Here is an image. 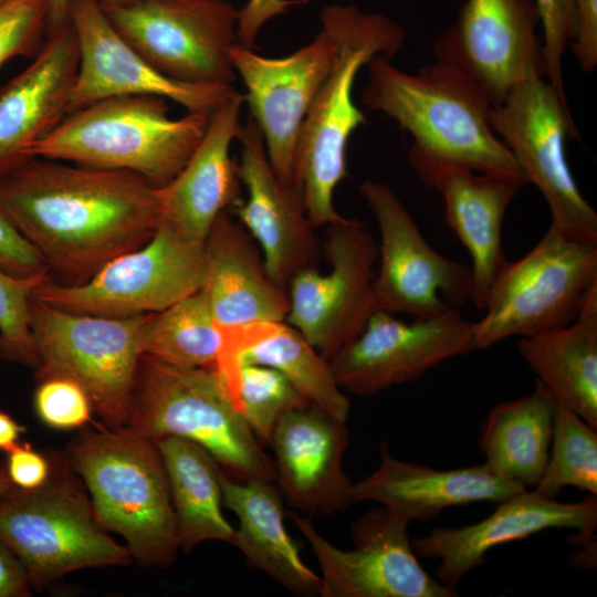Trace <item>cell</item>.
I'll return each mask as SVG.
<instances>
[{"label": "cell", "instance_id": "cell-1", "mask_svg": "<svg viewBox=\"0 0 597 597\" xmlns=\"http://www.w3.org/2000/svg\"><path fill=\"white\" fill-rule=\"evenodd\" d=\"M154 186L124 170L31 157L0 176V206L57 283L80 284L159 226Z\"/></svg>", "mask_w": 597, "mask_h": 597}, {"label": "cell", "instance_id": "cell-2", "mask_svg": "<svg viewBox=\"0 0 597 597\" xmlns=\"http://www.w3.org/2000/svg\"><path fill=\"white\" fill-rule=\"evenodd\" d=\"M363 104L392 118L412 145L411 167L426 186L451 168L513 177L527 184L492 124L494 105L457 65L437 60L416 73L377 55L368 63Z\"/></svg>", "mask_w": 597, "mask_h": 597}, {"label": "cell", "instance_id": "cell-3", "mask_svg": "<svg viewBox=\"0 0 597 597\" xmlns=\"http://www.w3.org/2000/svg\"><path fill=\"white\" fill-rule=\"evenodd\" d=\"M320 17L321 30L333 45V62L302 124L294 157V184L315 229L345 218L333 197L347 176L348 139L366 123L353 100L357 73L377 55L395 56L406 38L405 30L387 17L353 4H326Z\"/></svg>", "mask_w": 597, "mask_h": 597}, {"label": "cell", "instance_id": "cell-4", "mask_svg": "<svg viewBox=\"0 0 597 597\" xmlns=\"http://www.w3.org/2000/svg\"><path fill=\"white\" fill-rule=\"evenodd\" d=\"M208 124L196 113L171 118L160 96L107 97L66 114L27 155L129 171L160 188L186 165Z\"/></svg>", "mask_w": 597, "mask_h": 597}, {"label": "cell", "instance_id": "cell-5", "mask_svg": "<svg viewBox=\"0 0 597 597\" xmlns=\"http://www.w3.org/2000/svg\"><path fill=\"white\" fill-rule=\"evenodd\" d=\"M66 457L97 522L126 541L132 557L147 566L172 565L177 523L157 443L126 427H97L76 436Z\"/></svg>", "mask_w": 597, "mask_h": 597}, {"label": "cell", "instance_id": "cell-6", "mask_svg": "<svg viewBox=\"0 0 597 597\" xmlns=\"http://www.w3.org/2000/svg\"><path fill=\"white\" fill-rule=\"evenodd\" d=\"M155 442L176 436L203 447L232 479L276 481L264 452L214 368H184L139 358L125 426Z\"/></svg>", "mask_w": 597, "mask_h": 597}, {"label": "cell", "instance_id": "cell-7", "mask_svg": "<svg viewBox=\"0 0 597 597\" xmlns=\"http://www.w3.org/2000/svg\"><path fill=\"white\" fill-rule=\"evenodd\" d=\"M50 460L42 486H14L0 495V540L19 558L31 586L41 589L83 568L129 565L130 553L97 522L66 454Z\"/></svg>", "mask_w": 597, "mask_h": 597}, {"label": "cell", "instance_id": "cell-8", "mask_svg": "<svg viewBox=\"0 0 597 597\" xmlns=\"http://www.w3.org/2000/svg\"><path fill=\"white\" fill-rule=\"evenodd\" d=\"M146 315L77 314L31 298L36 380L59 377L75 381L107 427H125L142 356L138 335Z\"/></svg>", "mask_w": 597, "mask_h": 597}, {"label": "cell", "instance_id": "cell-9", "mask_svg": "<svg viewBox=\"0 0 597 597\" xmlns=\"http://www.w3.org/2000/svg\"><path fill=\"white\" fill-rule=\"evenodd\" d=\"M597 285V244L549 227L535 247L507 262L492 285L484 316L474 323L476 349L573 322Z\"/></svg>", "mask_w": 597, "mask_h": 597}, {"label": "cell", "instance_id": "cell-10", "mask_svg": "<svg viewBox=\"0 0 597 597\" xmlns=\"http://www.w3.org/2000/svg\"><path fill=\"white\" fill-rule=\"evenodd\" d=\"M117 33L166 76L186 83L232 85L230 49L238 12L224 0L100 2Z\"/></svg>", "mask_w": 597, "mask_h": 597}, {"label": "cell", "instance_id": "cell-11", "mask_svg": "<svg viewBox=\"0 0 597 597\" xmlns=\"http://www.w3.org/2000/svg\"><path fill=\"white\" fill-rule=\"evenodd\" d=\"M492 124L527 184L543 195L551 227L575 241L597 244V213L566 160L567 137H579L567 102L544 77H531L494 105Z\"/></svg>", "mask_w": 597, "mask_h": 597}, {"label": "cell", "instance_id": "cell-12", "mask_svg": "<svg viewBox=\"0 0 597 597\" xmlns=\"http://www.w3.org/2000/svg\"><path fill=\"white\" fill-rule=\"evenodd\" d=\"M205 270V244L158 226L144 245L108 261L87 281L69 285L50 277L33 289L31 298L77 314H149L199 291Z\"/></svg>", "mask_w": 597, "mask_h": 597}, {"label": "cell", "instance_id": "cell-13", "mask_svg": "<svg viewBox=\"0 0 597 597\" xmlns=\"http://www.w3.org/2000/svg\"><path fill=\"white\" fill-rule=\"evenodd\" d=\"M331 271L296 272L287 284L286 323L328 362L364 329L377 311L374 282L377 247L366 227L344 218L326 226L322 247Z\"/></svg>", "mask_w": 597, "mask_h": 597}, {"label": "cell", "instance_id": "cell-14", "mask_svg": "<svg viewBox=\"0 0 597 597\" xmlns=\"http://www.w3.org/2000/svg\"><path fill=\"white\" fill-rule=\"evenodd\" d=\"M359 192L380 235L374 292L377 311L427 318L459 310L472 295L471 269L438 253L385 182L365 180Z\"/></svg>", "mask_w": 597, "mask_h": 597}, {"label": "cell", "instance_id": "cell-15", "mask_svg": "<svg viewBox=\"0 0 597 597\" xmlns=\"http://www.w3.org/2000/svg\"><path fill=\"white\" fill-rule=\"evenodd\" d=\"M320 565L322 597H454L457 590L421 566L408 536L409 521L380 506L350 524L354 548L325 540L310 516L290 513Z\"/></svg>", "mask_w": 597, "mask_h": 597}, {"label": "cell", "instance_id": "cell-16", "mask_svg": "<svg viewBox=\"0 0 597 597\" xmlns=\"http://www.w3.org/2000/svg\"><path fill=\"white\" fill-rule=\"evenodd\" d=\"M475 349L474 323L459 310L413 322L376 311L329 365L342 389L371 397L416 381L443 362Z\"/></svg>", "mask_w": 597, "mask_h": 597}, {"label": "cell", "instance_id": "cell-17", "mask_svg": "<svg viewBox=\"0 0 597 597\" xmlns=\"http://www.w3.org/2000/svg\"><path fill=\"white\" fill-rule=\"evenodd\" d=\"M69 18L80 52L69 113L107 97L155 95L210 118L239 93L233 85L192 84L166 76L117 33L98 0H74Z\"/></svg>", "mask_w": 597, "mask_h": 597}, {"label": "cell", "instance_id": "cell-18", "mask_svg": "<svg viewBox=\"0 0 597 597\" xmlns=\"http://www.w3.org/2000/svg\"><path fill=\"white\" fill-rule=\"evenodd\" d=\"M534 0H467L433 44L437 60L469 74L493 105L520 83L544 77Z\"/></svg>", "mask_w": 597, "mask_h": 597}, {"label": "cell", "instance_id": "cell-19", "mask_svg": "<svg viewBox=\"0 0 597 597\" xmlns=\"http://www.w3.org/2000/svg\"><path fill=\"white\" fill-rule=\"evenodd\" d=\"M333 45L321 30L312 42L284 57L259 55L237 42L230 49L250 116L262 133L277 178L294 186V157L302 124L333 62Z\"/></svg>", "mask_w": 597, "mask_h": 597}, {"label": "cell", "instance_id": "cell-20", "mask_svg": "<svg viewBox=\"0 0 597 597\" xmlns=\"http://www.w3.org/2000/svg\"><path fill=\"white\" fill-rule=\"evenodd\" d=\"M237 139L241 146L237 171L248 198L237 200L228 211L259 243L271 279L287 291L296 272L318 268L322 245L302 195L275 175L262 133L250 115L241 124Z\"/></svg>", "mask_w": 597, "mask_h": 597}, {"label": "cell", "instance_id": "cell-21", "mask_svg": "<svg viewBox=\"0 0 597 597\" xmlns=\"http://www.w3.org/2000/svg\"><path fill=\"white\" fill-rule=\"evenodd\" d=\"M484 520L461 527H438L411 541L417 556L440 561L437 579L457 590L460 580L486 562L492 548L548 528L593 533L597 527V495L563 503L526 489L496 503Z\"/></svg>", "mask_w": 597, "mask_h": 597}, {"label": "cell", "instance_id": "cell-22", "mask_svg": "<svg viewBox=\"0 0 597 597\" xmlns=\"http://www.w3.org/2000/svg\"><path fill=\"white\" fill-rule=\"evenodd\" d=\"M348 439L346 421L312 402L279 420L270 446L277 486L291 507L328 516L354 504L355 483L343 468Z\"/></svg>", "mask_w": 597, "mask_h": 597}, {"label": "cell", "instance_id": "cell-23", "mask_svg": "<svg viewBox=\"0 0 597 597\" xmlns=\"http://www.w3.org/2000/svg\"><path fill=\"white\" fill-rule=\"evenodd\" d=\"M30 65L0 88V176L69 113L80 52L69 20L49 33Z\"/></svg>", "mask_w": 597, "mask_h": 597}, {"label": "cell", "instance_id": "cell-24", "mask_svg": "<svg viewBox=\"0 0 597 597\" xmlns=\"http://www.w3.org/2000/svg\"><path fill=\"white\" fill-rule=\"evenodd\" d=\"M243 95L238 93L210 118L206 133L186 165L157 188L159 226L185 240L205 244L218 218L239 200L240 179L230 147L237 139Z\"/></svg>", "mask_w": 597, "mask_h": 597}, {"label": "cell", "instance_id": "cell-25", "mask_svg": "<svg viewBox=\"0 0 597 597\" xmlns=\"http://www.w3.org/2000/svg\"><path fill=\"white\" fill-rule=\"evenodd\" d=\"M525 488L480 465L438 470L395 458L380 444V462L354 484V503L371 501L405 520L427 522L443 510L474 502H500Z\"/></svg>", "mask_w": 597, "mask_h": 597}, {"label": "cell", "instance_id": "cell-26", "mask_svg": "<svg viewBox=\"0 0 597 597\" xmlns=\"http://www.w3.org/2000/svg\"><path fill=\"white\" fill-rule=\"evenodd\" d=\"M201 291L219 326L285 321L287 291L269 275L262 252L229 211L221 212L205 240Z\"/></svg>", "mask_w": 597, "mask_h": 597}, {"label": "cell", "instance_id": "cell-27", "mask_svg": "<svg viewBox=\"0 0 597 597\" xmlns=\"http://www.w3.org/2000/svg\"><path fill=\"white\" fill-rule=\"evenodd\" d=\"M223 346L216 370L238 406L239 368L247 364L274 368L310 402L346 421L350 402L325 359L293 326L284 321L221 326Z\"/></svg>", "mask_w": 597, "mask_h": 597}, {"label": "cell", "instance_id": "cell-28", "mask_svg": "<svg viewBox=\"0 0 597 597\" xmlns=\"http://www.w3.org/2000/svg\"><path fill=\"white\" fill-rule=\"evenodd\" d=\"M525 185L521 179L451 168L428 187L442 197L446 218L472 258L471 300L483 311L493 283L509 262L502 250L506 210Z\"/></svg>", "mask_w": 597, "mask_h": 597}, {"label": "cell", "instance_id": "cell-29", "mask_svg": "<svg viewBox=\"0 0 597 597\" xmlns=\"http://www.w3.org/2000/svg\"><path fill=\"white\" fill-rule=\"evenodd\" d=\"M222 502L239 519L231 544L255 568L302 596L320 595L322 579L304 564L284 524L283 495L270 481H238L220 471Z\"/></svg>", "mask_w": 597, "mask_h": 597}, {"label": "cell", "instance_id": "cell-30", "mask_svg": "<svg viewBox=\"0 0 597 597\" xmlns=\"http://www.w3.org/2000/svg\"><path fill=\"white\" fill-rule=\"evenodd\" d=\"M517 349L552 397L597 429V285L573 322L521 337Z\"/></svg>", "mask_w": 597, "mask_h": 597}, {"label": "cell", "instance_id": "cell-31", "mask_svg": "<svg viewBox=\"0 0 597 597\" xmlns=\"http://www.w3.org/2000/svg\"><path fill=\"white\" fill-rule=\"evenodd\" d=\"M553 434V397L535 380L527 396L489 410L478 434L484 464L499 476L523 488L541 480Z\"/></svg>", "mask_w": 597, "mask_h": 597}, {"label": "cell", "instance_id": "cell-32", "mask_svg": "<svg viewBox=\"0 0 597 597\" xmlns=\"http://www.w3.org/2000/svg\"><path fill=\"white\" fill-rule=\"evenodd\" d=\"M164 460L177 523L179 549L207 541L232 543L235 530L223 516L221 468L200 444L168 436L156 441Z\"/></svg>", "mask_w": 597, "mask_h": 597}, {"label": "cell", "instance_id": "cell-33", "mask_svg": "<svg viewBox=\"0 0 597 597\" xmlns=\"http://www.w3.org/2000/svg\"><path fill=\"white\" fill-rule=\"evenodd\" d=\"M138 344L142 355L172 366L216 368L223 332L199 290L160 312L147 314Z\"/></svg>", "mask_w": 597, "mask_h": 597}, {"label": "cell", "instance_id": "cell-34", "mask_svg": "<svg viewBox=\"0 0 597 597\" xmlns=\"http://www.w3.org/2000/svg\"><path fill=\"white\" fill-rule=\"evenodd\" d=\"M567 486L597 495V431L553 398L548 461L534 491L555 500Z\"/></svg>", "mask_w": 597, "mask_h": 597}, {"label": "cell", "instance_id": "cell-35", "mask_svg": "<svg viewBox=\"0 0 597 597\" xmlns=\"http://www.w3.org/2000/svg\"><path fill=\"white\" fill-rule=\"evenodd\" d=\"M238 407L261 443L270 444L279 420L291 409L308 404L279 370L254 364L239 368Z\"/></svg>", "mask_w": 597, "mask_h": 597}, {"label": "cell", "instance_id": "cell-36", "mask_svg": "<svg viewBox=\"0 0 597 597\" xmlns=\"http://www.w3.org/2000/svg\"><path fill=\"white\" fill-rule=\"evenodd\" d=\"M46 279H20L0 270V359L36 368L29 306L33 289Z\"/></svg>", "mask_w": 597, "mask_h": 597}, {"label": "cell", "instance_id": "cell-37", "mask_svg": "<svg viewBox=\"0 0 597 597\" xmlns=\"http://www.w3.org/2000/svg\"><path fill=\"white\" fill-rule=\"evenodd\" d=\"M46 0H11L0 7V65L33 57L45 36Z\"/></svg>", "mask_w": 597, "mask_h": 597}, {"label": "cell", "instance_id": "cell-38", "mask_svg": "<svg viewBox=\"0 0 597 597\" xmlns=\"http://www.w3.org/2000/svg\"><path fill=\"white\" fill-rule=\"evenodd\" d=\"M33 406L39 419L54 429H77L92 420L93 407L87 394L78 384L66 378L39 381Z\"/></svg>", "mask_w": 597, "mask_h": 597}, {"label": "cell", "instance_id": "cell-39", "mask_svg": "<svg viewBox=\"0 0 597 597\" xmlns=\"http://www.w3.org/2000/svg\"><path fill=\"white\" fill-rule=\"evenodd\" d=\"M543 29L542 55L544 77L567 102L562 73V59L575 28L574 0H534Z\"/></svg>", "mask_w": 597, "mask_h": 597}, {"label": "cell", "instance_id": "cell-40", "mask_svg": "<svg viewBox=\"0 0 597 597\" xmlns=\"http://www.w3.org/2000/svg\"><path fill=\"white\" fill-rule=\"evenodd\" d=\"M0 270L20 279L51 277L42 255L14 228L1 206Z\"/></svg>", "mask_w": 597, "mask_h": 597}, {"label": "cell", "instance_id": "cell-41", "mask_svg": "<svg viewBox=\"0 0 597 597\" xmlns=\"http://www.w3.org/2000/svg\"><path fill=\"white\" fill-rule=\"evenodd\" d=\"M12 484L23 490L42 486L50 478V458L34 450L30 443H18L8 452L4 464Z\"/></svg>", "mask_w": 597, "mask_h": 597}, {"label": "cell", "instance_id": "cell-42", "mask_svg": "<svg viewBox=\"0 0 597 597\" xmlns=\"http://www.w3.org/2000/svg\"><path fill=\"white\" fill-rule=\"evenodd\" d=\"M575 28L568 44L580 69L590 73L597 65V0H574Z\"/></svg>", "mask_w": 597, "mask_h": 597}, {"label": "cell", "instance_id": "cell-43", "mask_svg": "<svg viewBox=\"0 0 597 597\" xmlns=\"http://www.w3.org/2000/svg\"><path fill=\"white\" fill-rule=\"evenodd\" d=\"M303 2L306 0H249L238 12V42L253 49L255 36L268 20L285 12L286 8Z\"/></svg>", "mask_w": 597, "mask_h": 597}, {"label": "cell", "instance_id": "cell-44", "mask_svg": "<svg viewBox=\"0 0 597 597\" xmlns=\"http://www.w3.org/2000/svg\"><path fill=\"white\" fill-rule=\"evenodd\" d=\"M31 587L23 565L0 540V597H28Z\"/></svg>", "mask_w": 597, "mask_h": 597}, {"label": "cell", "instance_id": "cell-45", "mask_svg": "<svg viewBox=\"0 0 597 597\" xmlns=\"http://www.w3.org/2000/svg\"><path fill=\"white\" fill-rule=\"evenodd\" d=\"M74 0H46L45 36L69 20V11ZM100 2H123L128 0H98Z\"/></svg>", "mask_w": 597, "mask_h": 597}, {"label": "cell", "instance_id": "cell-46", "mask_svg": "<svg viewBox=\"0 0 597 597\" xmlns=\"http://www.w3.org/2000/svg\"><path fill=\"white\" fill-rule=\"evenodd\" d=\"M27 428L15 421L9 413L0 410V450L7 453L18 443Z\"/></svg>", "mask_w": 597, "mask_h": 597}, {"label": "cell", "instance_id": "cell-47", "mask_svg": "<svg viewBox=\"0 0 597 597\" xmlns=\"http://www.w3.org/2000/svg\"><path fill=\"white\" fill-rule=\"evenodd\" d=\"M14 485L8 476L4 465L0 467V495L10 492Z\"/></svg>", "mask_w": 597, "mask_h": 597}, {"label": "cell", "instance_id": "cell-48", "mask_svg": "<svg viewBox=\"0 0 597 597\" xmlns=\"http://www.w3.org/2000/svg\"><path fill=\"white\" fill-rule=\"evenodd\" d=\"M9 1H11V0H0V7L8 3Z\"/></svg>", "mask_w": 597, "mask_h": 597}]
</instances>
